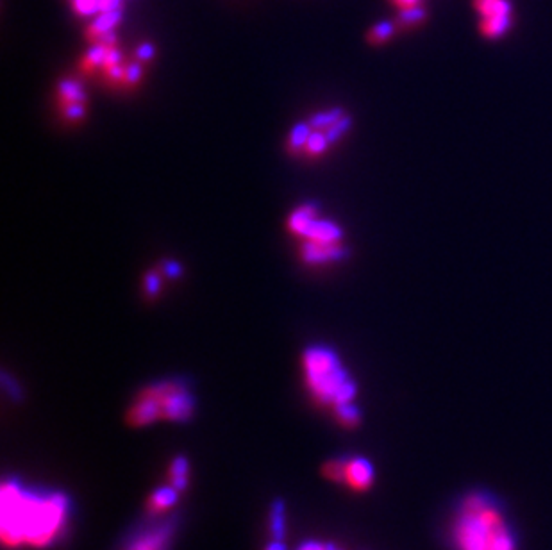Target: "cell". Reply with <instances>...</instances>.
Masks as SVG:
<instances>
[{
	"instance_id": "obj_1",
	"label": "cell",
	"mask_w": 552,
	"mask_h": 550,
	"mask_svg": "<svg viewBox=\"0 0 552 550\" xmlns=\"http://www.w3.org/2000/svg\"><path fill=\"white\" fill-rule=\"evenodd\" d=\"M0 498V534L11 549L50 545L65 527L70 511V500L63 493H38L18 480L4 482Z\"/></svg>"
},
{
	"instance_id": "obj_2",
	"label": "cell",
	"mask_w": 552,
	"mask_h": 550,
	"mask_svg": "<svg viewBox=\"0 0 552 550\" xmlns=\"http://www.w3.org/2000/svg\"><path fill=\"white\" fill-rule=\"evenodd\" d=\"M452 534L458 550H518L500 504L484 491L461 500Z\"/></svg>"
},
{
	"instance_id": "obj_3",
	"label": "cell",
	"mask_w": 552,
	"mask_h": 550,
	"mask_svg": "<svg viewBox=\"0 0 552 550\" xmlns=\"http://www.w3.org/2000/svg\"><path fill=\"white\" fill-rule=\"evenodd\" d=\"M306 385L318 404L336 407L354 402L358 385L351 379L338 354L327 347L315 345L304 350L303 356Z\"/></svg>"
},
{
	"instance_id": "obj_4",
	"label": "cell",
	"mask_w": 552,
	"mask_h": 550,
	"mask_svg": "<svg viewBox=\"0 0 552 550\" xmlns=\"http://www.w3.org/2000/svg\"><path fill=\"white\" fill-rule=\"evenodd\" d=\"M152 397L161 409V420L168 422H188L195 411V398L181 380H161L141 389Z\"/></svg>"
},
{
	"instance_id": "obj_5",
	"label": "cell",
	"mask_w": 552,
	"mask_h": 550,
	"mask_svg": "<svg viewBox=\"0 0 552 550\" xmlns=\"http://www.w3.org/2000/svg\"><path fill=\"white\" fill-rule=\"evenodd\" d=\"M303 259L307 265H324V263L340 261L347 256L342 241H315L307 240L303 245Z\"/></svg>"
},
{
	"instance_id": "obj_6",
	"label": "cell",
	"mask_w": 552,
	"mask_h": 550,
	"mask_svg": "<svg viewBox=\"0 0 552 550\" xmlns=\"http://www.w3.org/2000/svg\"><path fill=\"white\" fill-rule=\"evenodd\" d=\"M172 534H174V525L168 522L159 524L156 527L147 529L145 533H140L136 538H132L123 550H168Z\"/></svg>"
},
{
	"instance_id": "obj_7",
	"label": "cell",
	"mask_w": 552,
	"mask_h": 550,
	"mask_svg": "<svg viewBox=\"0 0 552 550\" xmlns=\"http://www.w3.org/2000/svg\"><path fill=\"white\" fill-rule=\"evenodd\" d=\"M376 470L367 458L356 456L345 459V485L354 491H367L374 486Z\"/></svg>"
},
{
	"instance_id": "obj_8",
	"label": "cell",
	"mask_w": 552,
	"mask_h": 550,
	"mask_svg": "<svg viewBox=\"0 0 552 550\" xmlns=\"http://www.w3.org/2000/svg\"><path fill=\"white\" fill-rule=\"evenodd\" d=\"M156 420H161V409L158 402L140 391L134 404L127 411V424L131 427H145V425L154 424Z\"/></svg>"
},
{
	"instance_id": "obj_9",
	"label": "cell",
	"mask_w": 552,
	"mask_h": 550,
	"mask_svg": "<svg viewBox=\"0 0 552 550\" xmlns=\"http://www.w3.org/2000/svg\"><path fill=\"white\" fill-rule=\"evenodd\" d=\"M513 27V14L504 17H490L481 18L479 22V32L488 39H499L508 34Z\"/></svg>"
},
{
	"instance_id": "obj_10",
	"label": "cell",
	"mask_w": 552,
	"mask_h": 550,
	"mask_svg": "<svg viewBox=\"0 0 552 550\" xmlns=\"http://www.w3.org/2000/svg\"><path fill=\"white\" fill-rule=\"evenodd\" d=\"M306 238L315 241H342L343 231L334 222L315 218L307 229Z\"/></svg>"
},
{
	"instance_id": "obj_11",
	"label": "cell",
	"mask_w": 552,
	"mask_h": 550,
	"mask_svg": "<svg viewBox=\"0 0 552 550\" xmlns=\"http://www.w3.org/2000/svg\"><path fill=\"white\" fill-rule=\"evenodd\" d=\"M177 497H179V489H176L172 485L163 486V488L156 489V491L150 495L147 507H149V511L152 515H161V513L170 509L172 506H176Z\"/></svg>"
},
{
	"instance_id": "obj_12",
	"label": "cell",
	"mask_w": 552,
	"mask_h": 550,
	"mask_svg": "<svg viewBox=\"0 0 552 550\" xmlns=\"http://www.w3.org/2000/svg\"><path fill=\"white\" fill-rule=\"evenodd\" d=\"M57 93H59V105L61 108L86 102V93H84L83 86L77 81H72V79H63L59 86H57Z\"/></svg>"
},
{
	"instance_id": "obj_13",
	"label": "cell",
	"mask_w": 552,
	"mask_h": 550,
	"mask_svg": "<svg viewBox=\"0 0 552 550\" xmlns=\"http://www.w3.org/2000/svg\"><path fill=\"white\" fill-rule=\"evenodd\" d=\"M316 218V205L313 204H306L303 207H298L288 220V227L289 231L294 234L298 236H306L307 229L313 223V220Z\"/></svg>"
},
{
	"instance_id": "obj_14",
	"label": "cell",
	"mask_w": 552,
	"mask_h": 550,
	"mask_svg": "<svg viewBox=\"0 0 552 550\" xmlns=\"http://www.w3.org/2000/svg\"><path fill=\"white\" fill-rule=\"evenodd\" d=\"M427 9L424 6H415V8H408V9H400L397 18H395V23L399 27V31H409V29H416L420 27L422 23H425L427 20Z\"/></svg>"
},
{
	"instance_id": "obj_15",
	"label": "cell",
	"mask_w": 552,
	"mask_h": 550,
	"mask_svg": "<svg viewBox=\"0 0 552 550\" xmlns=\"http://www.w3.org/2000/svg\"><path fill=\"white\" fill-rule=\"evenodd\" d=\"M472 4L481 18L513 14L511 0H473Z\"/></svg>"
},
{
	"instance_id": "obj_16",
	"label": "cell",
	"mask_w": 552,
	"mask_h": 550,
	"mask_svg": "<svg viewBox=\"0 0 552 550\" xmlns=\"http://www.w3.org/2000/svg\"><path fill=\"white\" fill-rule=\"evenodd\" d=\"M120 20H122V11L120 9L119 11H110V13H101V17L88 27V38L95 43L102 34L113 31L114 27L119 26Z\"/></svg>"
},
{
	"instance_id": "obj_17",
	"label": "cell",
	"mask_w": 552,
	"mask_h": 550,
	"mask_svg": "<svg viewBox=\"0 0 552 550\" xmlns=\"http://www.w3.org/2000/svg\"><path fill=\"white\" fill-rule=\"evenodd\" d=\"M334 416H336L338 424L343 425L345 429H356L361 424V411L356 406L354 402H345L340 406L333 407Z\"/></svg>"
},
{
	"instance_id": "obj_18",
	"label": "cell",
	"mask_w": 552,
	"mask_h": 550,
	"mask_svg": "<svg viewBox=\"0 0 552 550\" xmlns=\"http://www.w3.org/2000/svg\"><path fill=\"white\" fill-rule=\"evenodd\" d=\"M190 477V463L184 456H177L170 465V485L176 489L183 491L188 488Z\"/></svg>"
},
{
	"instance_id": "obj_19",
	"label": "cell",
	"mask_w": 552,
	"mask_h": 550,
	"mask_svg": "<svg viewBox=\"0 0 552 550\" xmlns=\"http://www.w3.org/2000/svg\"><path fill=\"white\" fill-rule=\"evenodd\" d=\"M286 507L283 500H276L270 509V533L274 540H285Z\"/></svg>"
},
{
	"instance_id": "obj_20",
	"label": "cell",
	"mask_w": 552,
	"mask_h": 550,
	"mask_svg": "<svg viewBox=\"0 0 552 550\" xmlns=\"http://www.w3.org/2000/svg\"><path fill=\"white\" fill-rule=\"evenodd\" d=\"M313 129L309 123H300V125L294 127V131L289 132L288 138V150L292 154H298L303 152L304 147H306L309 136H311Z\"/></svg>"
},
{
	"instance_id": "obj_21",
	"label": "cell",
	"mask_w": 552,
	"mask_h": 550,
	"mask_svg": "<svg viewBox=\"0 0 552 550\" xmlns=\"http://www.w3.org/2000/svg\"><path fill=\"white\" fill-rule=\"evenodd\" d=\"M399 31V27L395 22H379L374 26L368 32V43L370 45H382L386 41H390L393 38L395 32Z\"/></svg>"
},
{
	"instance_id": "obj_22",
	"label": "cell",
	"mask_w": 552,
	"mask_h": 550,
	"mask_svg": "<svg viewBox=\"0 0 552 550\" xmlns=\"http://www.w3.org/2000/svg\"><path fill=\"white\" fill-rule=\"evenodd\" d=\"M345 111L340 110V108H334V110H329V111H324V113H316L313 114L311 120H309V125H311L313 131H325V129H329L331 125H334V123L340 120V118L345 116Z\"/></svg>"
},
{
	"instance_id": "obj_23",
	"label": "cell",
	"mask_w": 552,
	"mask_h": 550,
	"mask_svg": "<svg viewBox=\"0 0 552 550\" xmlns=\"http://www.w3.org/2000/svg\"><path fill=\"white\" fill-rule=\"evenodd\" d=\"M322 476L336 485H345V459H329L322 467Z\"/></svg>"
},
{
	"instance_id": "obj_24",
	"label": "cell",
	"mask_w": 552,
	"mask_h": 550,
	"mask_svg": "<svg viewBox=\"0 0 552 550\" xmlns=\"http://www.w3.org/2000/svg\"><path fill=\"white\" fill-rule=\"evenodd\" d=\"M329 145L331 143L327 141V136H325L324 131H313L311 136H309V140H307L306 147H304V152L307 156L316 157L324 154L329 149Z\"/></svg>"
},
{
	"instance_id": "obj_25",
	"label": "cell",
	"mask_w": 552,
	"mask_h": 550,
	"mask_svg": "<svg viewBox=\"0 0 552 550\" xmlns=\"http://www.w3.org/2000/svg\"><path fill=\"white\" fill-rule=\"evenodd\" d=\"M352 127V118L349 114H345L343 118H340L334 125H331L329 129H325V136H327V141L331 145H334L336 141H340L343 136L349 132V129Z\"/></svg>"
},
{
	"instance_id": "obj_26",
	"label": "cell",
	"mask_w": 552,
	"mask_h": 550,
	"mask_svg": "<svg viewBox=\"0 0 552 550\" xmlns=\"http://www.w3.org/2000/svg\"><path fill=\"white\" fill-rule=\"evenodd\" d=\"M105 50H108V47H104V45H93L88 50V54H86V57H84V68L92 70L93 66L104 65Z\"/></svg>"
},
{
	"instance_id": "obj_27",
	"label": "cell",
	"mask_w": 552,
	"mask_h": 550,
	"mask_svg": "<svg viewBox=\"0 0 552 550\" xmlns=\"http://www.w3.org/2000/svg\"><path fill=\"white\" fill-rule=\"evenodd\" d=\"M74 9L81 17H93L101 13V0H74Z\"/></svg>"
},
{
	"instance_id": "obj_28",
	"label": "cell",
	"mask_w": 552,
	"mask_h": 550,
	"mask_svg": "<svg viewBox=\"0 0 552 550\" xmlns=\"http://www.w3.org/2000/svg\"><path fill=\"white\" fill-rule=\"evenodd\" d=\"M159 286H161V279H159V274L156 272H149L145 275V292H147V297H156L159 293Z\"/></svg>"
},
{
	"instance_id": "obj_29",
	"label": "cell",
	"mask_w": 552,
	"mask_h": 550,
	"mask_svg": "<svg viewBox=\"0 0 552 550\" xmlns=\"http://www.w3.org/2000/svg\"><path fill=\"white\" fill-rule=\"evenodd\" d=\"M63 110V116L70 122H77V120H83L84 114H86V104H72L66 105V108H61Z\"/></svg>"
},
{
	"instance_id": "obj_30",
	"label": "cell",
	"mask_w": 552,
	"mask_h": 550,
	"mask_svg": "<svg viewBox=\"0 0 552 550\" xmlns=\"http://www.w3.org/2000/svg\"><path fill=\"white\" fill-rule=\"evenodd\" d=\"M143 77V70H141L140 63H131V65L125 68V77H123V83L127 86H134V84L140 83V79Z\"/></svg>"
},
{
	"instance_id": "obj_31",
	"label": "cell",
	"mask_w": 552,
	"mask_h": 550,
	"mask_svg": "<svg viewBox=\"0 0 552 550\" xmlns=\"http://www.w3.org/2000/svg\"><path fill=\"white\" fill-rule=\"evenodd\" d=\"M120 59H122V56H120L119 50H116L114 47H108V50H105V57H104L105 70H108V68H113V66H116V65H120Z\"/></svg>"
},
{
	"instance_id": "obj_32",
	"label": "cell",
	"mask_w": 552,
	"mask_h": 550,
	"mask_svg": "<svg viewBox=\"0 0 552 550\" xmlns=\"http://www.w3.org/2000/svg\"><path fill=\"white\" fill-rule=\"evenodd\" d=\"M154 54H156V48H154V45H150V43H141L140 47H138V50H136V59L138 61H150V59H152L154 57Z\"/></svg>"
},
{
	"instance_id": "obj_33",
	"label": "cell",
	"mask_w": 552,
	"mask_h": 550,
	"mask_svg": "<svg viewBox=\"0 0 552 550\" xmlns=\"http://www.w3.org/2000/svg\"><path fill=\"white\" fill-rule=\"evenodd\" d=\"M163 272H165L168 277H172V279H177V277L183 274V267H181L179 263L172 259V261H167L163 265Z\"/></svg>"
},
{
	"instance_id": "obj_34",
	"label": "cell",
	"mask_w": 552,
	"mask_h": 550,
	"mask_svg": "<svg viewBox=\"0 0 552 550\" xmlns=\"http://www.w3.org/2000/svg\"><path fill=\"white\" fill-rule=\"evenodd\" d=\"M122 8V0H101V13L119 11Z\"/></svg>"
},
{
	"instance_id": "obj_35",
	"label": "cell",
	"mask_w": 552,
	"mask_h": 550,
	"mask_svg": "<svg viewBox=\"0 0 552 550\" xmlns=\"http://www.w3.org/2000/svg\"><path fill=\"white\" fill-rule=\"evenodd\" d=\"M327 549H329V543H322V542H315V540H311V542H304L297 550H327Z\"/></svg>"
},
{
	"instance_id": "obj_36",
	"label": "cell",
	"mask_w": 552,
	"mask_h": 550,
	"mask_svg": "<svg viewBox=\"0 0 552 550\" xmlns=\"http://www.w3.org/2000/svg\"><path fill=\"white\" fill-rule=\"evenodd\" d=\"M397 8L400 9H408V8H415V6H420L424 0H391Z\"/></svg>"
},
{
	"instance_id": "obj_37",
	"label": "cell",
	"mask_w": 552,
	"mask_h": 550,
	"mask_svg": "<svg viewBox=\"0 0 552 550\" xmlns=\"http://www.w3.org/2000/svg\"><path fill=\"white\" fill-rule=\"evenodd\" d=\"M265 550H286L285 540H274V542L268 543V547Z\"/></svg>"
},
{
	"instance_id": "obj_38",
	"label": "cell",
	"mask_w": 552,
	"mask_h": 550,
	"mask_svg": "<svg viewBox=\"0 0 552 550\" xmlns=\"http://www.w3.org/2000/svg\"><path fill=\"white\" fill-rule=\"evenodd\" d=\"M327 550H340V549H336V547H334L333 543H329V549Z\"/></svg>"
}]
</instances>
